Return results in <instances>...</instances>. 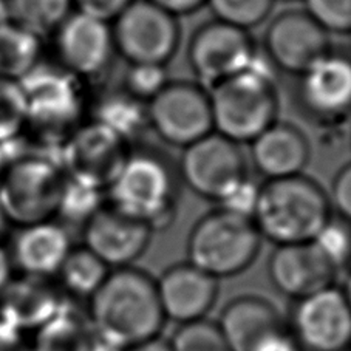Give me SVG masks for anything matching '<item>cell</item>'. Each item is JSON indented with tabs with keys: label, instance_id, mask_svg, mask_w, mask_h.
Listing matches in <instances>:
<instances>
[{
	"label": "cell",
	"instance_id": "cell-1",
	"mask_svg": "<svg viewBox=\"0 0 351 351\" xmlns=\"http://www.w3.org/2000/svg\"><path fill=\"white\" fill-rule=\"evenodd\" d=\"M87 317L96 336L124 350L160 336L166 324L156 280L135 266L110 269L88 299Z\"/></svg>",
	"mask_w": 351,
	"mask_h": 351
},
{
	"label": "cell",
	"instance_id": "cell-2",
	"mask_svg": "<svg viewBox=\"0 0 351 351\" xmlns=\"http://www.w3.org/2000/svg\"><path fill=\"white\" fill-rule=\"evenodd\" d=\"M331 217L328 192L319 181L300 173L260 184L252 221L262 239L280 246L308 243Z\"/></svg>",
	"mask_w": 351,
	"mask_h": 351
},
{
	"label": "cell",
	"instance_id": "cell-3",
	"mask_svg": "<svg viewBox=\"0 0 351 351\" xmlns=\"http://www.w3.org/2000/svg\"><path fill=\"white\" fill-rule=\"evenodd\" d=\"M178 172L150 149H133L106 187V202L121 214L165 231L177 214Z\"/></svg>",
	"mask_w": 351,
	"mask_h": 351
},
{
	"label": "cell",
	"instance_id": "cell-4",
	"mask_svg": "<svg viewBox=\"0 0 351 351\" xmlns=\"http://www.w3.org/2000/svg\"><path fill=\"white\" fill-rule=\"evenodd\" d=\"M214 132L235 144H250L278 121L274 77L245 70L209 88Z\"/></svg>",
	"mask_w": 351,
	"mask_h": 351
},
{
	"label": "cell",
	"instance_id": "cell-5",
	"mask_svg": "<svg viewBox=\"0 0 351 351\" xmlns=\"http://www.w3.org/2000/svg\"><path fill=\"white\" fill-rule=\"evenodd\" d=\"M64 181L59 155L34 152L10 158L0 181V206L10 225L25 228L54 220Z\"/></svg>",
	"mask_w": 351,
	"mask_h": 351
},
{
	"label": "cell",
	"instance_id": "cell-6",
	"mask_svg": "<svg viewBox=\"0 0 351 351\" xmlns=\"http://www.w3.org/2000/svg\"><path fill=\"white\" fill-rule=\"evenodd\" d=\"M262 240L252 219L217 208L192 226L187 262L217 280L239 276L257 258Z\"/></svg>",
	"mask_w": 351,
	"mask_h": 351
},
{
	"label": "cell",
	"instance_id": "cell-7",
	"mask_svg": "<svg viewBox=\"0 0 351 351\" xmlns=\"http://www.w3.org/2000/svg\"><path fill=\"white\" fill-rule=\"evenodd\" d=\"M27 102V130L62 146L84 114L82 81L62 66L39 62L19 81Z\"/></svg>",
	"mask_w": 351,
	"mask_h": 351
},
{
	"label": "cell",
	"instance_id": "cell-8",
	"mask_svg": "<svg viewBox=\"0 0 351 351\" xmlns=\"http://www.w3.org/2000/svg\"><path fill=\"white\" fill-rule=\"evenodd\" d=\"M114 50L127 64L167 65L181 42L178 17L150 0H133L112 22Z\"/></svg>",
	"mask_w": 351,
	"mask_h": 351
},
{
	"label": "cell",
	"instance_id": "cell-9",
	"mask_svg": "<svg viewBox=\"0 0 351 351\" xmlns=\"http://www.w3.org/2000/svg\"><path fill=\"white\" fill-rule=\"evenodd\" d=\"M146 106L149 129L167 146L184 149L214 132L209 90L197 81L171 80Z\"/></svg>",
	"mask_w": 351,
	"mask_h": 351
},
{
	"label": "cell",
	"instance_id": "cell-10",
	"mask_svg": "<svg viewBox=\"0 0 351 351\" xmlns=\"http://www.w3.org/2000/svg\"><path fill=\"white\" fill-rule=\"evenodd\" d=\"M177 172L195 195L219 203L247 177V161L240 144L213 132L183 149Z\"/></svg>",
	"mask_w": 351,
	"mask_h": 351
},
{
	"label": "cell",
	"instance_id": "cell-11",
	"mask_svg": "<svg viewBox=\"0 0 351 351\" xmlns=\"http://www.w3.org/2000/svg\"><path fill=\"white\" fill-rule=\"evenodd\" d=\"M257 51L246 29L210 21L199 25L187 45V62L197 82L206 88L245 71Z\"/></svg>",
	"mask_w": 351,
	"mask_h": 351
},
{
	"label": "cell",
	"instance_id": "cell-12",
	"mask_svg": "<svg viewBox=\"0 0 351 351\" xmlns=\"http://www.w3.org/2000/svg\"><path fill=\"white\" fill-rule=\"evenodd\" d=\"M217 325L229 351H302L282 314L260 295L229 302Z\"/></svg>",
	"mask_w": 351,
	"mask_h": 351
},
{
	"label": "cell",
	"instance_id": "cell-13",
	"mask_svg": "<svg viewBox=\"0 0 351 351\" xmlns=\"http://www.w3.org/2000/svg\"><path fill=\"white\" fill-rule=\"evenodd\" d=\"M330 36L305 10H287L269 21L262 51L277 71L299 77L332 51Z\"/></svg>",
	"mask_w": 351,
	"mask_h": 351
},
{
	"label": "cell",
	"instance_id": "cell-14",
	"mask_svg": "<svg viewBox=\"0 0 351 351\" xmlns=\"http://www.w3.org/2000/svg\"><path fill=\"white\" fill-rule=\"evenodd\" d=\"M294 302L288 328L302 351H351V308L341 288Z\"/></svg>",
	"mask_w": 351,
	"mask_h": 351
},
{
	"label": "cell",
	"instance_id": "cell-15",
	"mask_svg": "<svg viewBox=\"0 0 351 351\" xmlns=\"http://www.w3.org/2000/svg\"><path fill=\"white\" fill-rule=\"evenodd\" d=\"M59 64L80 81H96L104 76L117 56L112 23L73 11L56 29Z\"/></svg>",
	"mask_w": 351,
	"mask_h": 351
},
{
	"label": "cell",
	"instance_id": "cell-16",
	"mask_svg": "<svg viewBox=\"0 0 351 351\" xmlns=\"http://www.w3.org/2000/svg\"><path fill=\"white\" fill-rule=\"evenodd\" d=\"M130 146L108 132L106 127L88 121L77 125L59 147V161L66 175L96 181L107 187Z\"/></svg>",
	"mask_w": 351,
	"mask_h": 351
},
{
	"label": "cell",
	"instance_id": "cell-17",
	"mask_svg": "<svg viewBox=\"0 0 351 351\" xmlns=\"http://www.w3.org/2000/svg\"><path fill=\"white\" fill-rule=\"evenodd\" d=\"M152 234L147 225L107 203L82 226L84 246L110 269L133 266L147 251Z\"/></svg>",
	"mask_w": 351,
	"mask_h": 351
},
{
	"label": "cell",
	"instance_id": "cell-18",
	"mask_svg": "<svg viewBox=\"0 0 351 351\" xmlns=\"http://www.w3.org/2000/svg\"><path fill=\"white\" fill-rule=\"evenodd\" d=\"M300 107L319 123H335L351 110V59L330 53L299 76Z\"/></svg>",
	"mask_w": 351,
	"mask_h": 351
},
{
	"label": "cell",
	"instance_id": "cell-19",
	"mask_svg": "<svg viewBox=\"0 0 351 351\" xmlns=\"http://www.w3.org/2000/svg\"><path fill=\"white\" fill-rule=\"evenodd\" d=\"M155 280L166 320L178 325L206 319L219 298V280L189 262L172 265Z\"/></svg>",
	"mask_w": 351,
	"mask_h": 351
},
{
	"label": "cell",
	"instance_id": "cell-20",
	"mask_svg": "<svg viewBox=\"0 0 351 351\" xmlns=\"http://www.w3.org/2000/svg\"><path fill=\"white\" fill-rule=\"evenodd\" d=\"M337 274L313 241L276 246L268 262L272 287L294 300L332 287Z\"/></svg>",
	"mask_w": 351,
	"mask_h": 351
},
{
	"label": "cell",
	"instance_id": "cell-21",
	"mask_svg": "<svg viewBox=\"0 0 351 351\" xmlns=\"http://www.w3.org/2000/svg\"><path fill=\"white\" fill-rule=\"evenodd\" d=\"M65 306L62 289L50 278L23 274L11 278L0 294V320L22 332L36 331Z\"/></svg>",
	"mask_w": 351,
	"mask_h": 351
},
{
	"label": "cell",
	"instance_id": "cell-22",
	"mask_svg": "<svg viewBox=\"0 0 351 351\" xmlns=\"http://www.w3.org/2000/svg\"><path fill=\"white\" fill-rule=\"evenodd\" d=\"M250 160L265 180L294 177L310 165L311 146L299 127L276 121L250 143Z\"/></svg>",
	"mask_w": 351,
	"mask_h": 351
},
{
	"label": "cell",
	"instance_id": "cell-23",
	"mask_svg": "<svg viewBox=\"0 0 351 351\" xmlns=\"http://www.w3.org/2000/svg\"><path fill=\"white\" fill-rule=\"evenodd\" d=\"M73 250L66 226L56 220L22 228L13 246V258L25 276L50 278L58 276L64 260Z\"/></svg>",
	"mask_w": 351,
	"mask_h": 351
},
{
	"label": "cell",
	"instance_id": "cell-24",
	"mask_svg": "<svg viewBox=\"0 0 351 351\" xmlns=\"http://www.w3.org/2000/svg\"><path fill=\"white\" fill-rule=\"evenodd\" d=\"M92 121L106 127L130 146L149 129L147 106L146 102L125 93L123 88L113 90L95 102Z\"/></svg>",
	"mask_w": 351,
	"mask_h": 351
},
{
	"label": "cell",
	"instance_id": "cell-25",
	"mask_svg": "<svg viewBox=\"0 0 351 351\" xmlns=\"http://www.w3.org/2000/svg\"><path fill=\"white\" fill-rule=\"evenodd\" d=\"M96 339L87 316L65 306L39 330H36L33 351H90Z\"/></svg>",
	"mask_w": 351,
	"mask_h": 351
},
{
	"label": "cell",
	"instance_id": "cell-26",
	"mask_svg": "<svg viewBox=\"0 0 351 351\" xmlns=\"http://www.w3.org/2000/svg\"><path fill=\"white\" fill-rule=\"evenodd\" d=\"M42 38L10 21L0 27V76L19 82L40 62Z\"/></svg>",
	"mask_w": 351,
	"mask_h": 351
},
{
	"label": "cell",
	"instance_id": "cell-27",
	"mask_svg": "<svg viewBox=\"0 0 351 351\" xmlns=\"http://www.w3.org/2000/svg\"><path fill=\"white\" fill-rule=\"evenodd\" d=\"M110 272V268L86 246H73L58 272L60 289L77 299L88 300Z\"/></svg>",
	"mask_w": 351,
	"mask_h": 351
},
{
	"label": "cell",
	"instance_id": "cell-28",
	"mask_svg": "<svg viewBox=\"0 0 351 351\" xmlns=\"http://www.w3.org/2000/svg\"><path fill=\"white\" fill-rule=\"evenodd\" d=\"M106 203L104 186L92 180L65 173L56 217H59V223L64 226L82 228Z\"/></svg>",
	"mask_w": 351,
	"mask_h": 351
},
{
	"label": "cell",
	"instance_id": "cell-29",
	"mask_svg": "<svg viewBox=\"0 0 351 351\" xmlns=\"http://www.w3.org/2000/svg\"><path fill=\"white\" fill-rule=\"evenodd\" d=\"M11 21L39 38L53 34L75 11L73 0H8Z\"/></svg>",
	"mask_w": 351,
	"mask_h": 351
},
{
	"label": "cell",
	"instance_id": "cell-30",
	"mask_svg": "<svg viewBox=\"0 0 351 351\" xmlns=\"http://www.w3.org/2000/svg\"><path fill=\"white\" fill-rule=\"evenodd\" d=\"M274 3L276 0H206L215 21L246 32L268 21Z\"/></svg>",
	"mask_w": 351,
	"mask_h": 351
},
{
	"label": "cell",
	"instance_id": "cell-31",
	"mask_svg": "<svg viewBox=\"0 0 351 351\" xmlns=\"http://www.w3.org/2000/svg\"><path fill=\"white\" fill-rule=\"evenodd\" d=\"M27 102L19 82L0 76V146L25 133Z\"/></svg>",
	"mask_w": 351,
	"mask_h": 351
},
{
	"label": "cell",
	"instance_id": "cell-32",
	"mask_svg": "<svg viewBox=\"0 0 351 351\" xmlns=\"http://www.w3.org/2000/svg\"><path fill=\"white\" fill-rule=\"evenodd\" d=\"M169 343L172 351H229L219 325L208 319L180 325Z\"/></svg>",
	"mask_w": 351,
	"mask_h": 351
},
{
	"label": "cell",
	"instance_id": "cell-33",
	"mask_svg": "<svg viewBox=\"0 0 351 351\" xmlns=\"http://www.w3.org/2000/svg\"><path fill=\"white\" fill-rule=\"evenodd\" d=\"M311 241L337 272L351 262V223L331 217Z\"/></svg>",
	"mask_w": 351,
	"mask_h": 351
},
{
	"label": "cell",
	"instance_id": "cell-34",
	"mask_svg": "<svg viewBox=\"0 0 351 351\" xmlns=\"http://www.w3.org/2000/svg\"><path fill=\"white\" fill-rule=\"evenodd\" d=\"M171 81L166 65L158 64H129L121 88L133 98L147 102L155 98Z\"/></svg>",
	"mask_w": 351,
	"mask_h": 351
},
{
	"label": "cell",
	"instance_id": "cell-35",
	"mask_svg": "<svg viewBox=\"0 0 351 351\" xmlns=\"http://www.w3.org/2000/svg\"><path fill=\"white\" fill-rule=\"evenodd\" d=\"M305 11L328 34H351V0H304Z\"/></svg>",
	"mask_w": 351,
	"mask_h": 351
},
{
	"label": "cell",
	"instance_id": "cell-36",
	"mask_svg": "<svg viewBox=\"0 0 351 351\" xmlns=\"http://www.w3.org/2000/svg\"><path fill=\"white\" fill-rule=\"evenodd\" d=\"M260 184H257L250 175L235 184L225 197L219 202V208L228 210V213L237 214L246 219H252L254 210H256L257 198H258Z\"/></svg>",
	"mask_w": 351,
	"mask_h": 351
},
{
	"label": "cell",
	"instance_id": "cell-37",
	"mask_svg": "<svg viewBox=\"0 0 351 351\" xmlns=\"http://www.w3.org/2000/svg\"><path fill=\"white\" fill-rule=\"evenodd\" d=\"M328 198L332 213H336L339 219L351 223V162H347L335 175Z\"/></svg>",
	"mask_w": 351,
	"mask_h": 351
},
{
	"label": "cell",
	"instance_id": "cell-38",
	"mask_svg": "<svg viewBox=\"0 0 351 351\" xmlns=\"http://www.w3.org/2000/svg\"><path fill=\"white\" fill-rule=\"evenodd\" d=\"M133 0H73L75 10L112 23Z\"/></svg>",
	"mask_w": 351,
	"mask_h": 351
},
{
	"label": "cell",
	"instance_id": "cell-39",
	"mask_svg": "<svg viewBox=\"0 0 351 351\" xmlns=\"http://www.w3.org/2000/svg\"><path fill=\"white\" fill-rule=\"evenodd\" d=\"M0 351H33V345L25 332L0 320Z\"/></svg>",
	"mask_w": 351,
	"mask_h": 351
},
{
	"label": "cell",
	"instance_id": "cell-40",
	"mask_svg": "<svg viewBox=\"0 0 351 351\" xmlns=\"http://www.w3.org/2000/svg\"><path fill=\"white\" fill-rule=\"evenodd\" d=\"M150 2L158 5L160 8L166 10L175 17L192 14L206 5V0H150Z\"/></svg>",
	"mask_w": 351,
	"mask_h": 351
},
{
	"label": "cell",
	"instance_id": "cell-41",
	"mask_svg": "<svg viewBox=\"0 0 351 351\" xmlns=\"http://www.w3.org/2000/svg\"><path fill=\"white\" fill-rule=\"evenodd\" d=\"M124 351H172V348L169 341H165V339L156 336L152 339H147V341L132 345V347L125 348Z\"/></svg>",
	"mask_w": 351,
	"mask_h": 351
},
{
	"label": "cell",
	"instance_id": "cell-42",
	"mask_svg": "<svg viewBox=\"0 0 351 351\" xmlns=\"http://www.w3.org/2000/svg\"><path fill=\"white\" fill-rule=\"evenodd\" d=\"M11 258L8 256V252L0 246V294L11 280Z\"/></svg>",
	"mask_w": 351,
	"mask_h": 351
},
{
	"label": "cell",
	"instance_id": "cell-43",
	"mask_svg": "<svg viewBox=\"0 0 351 351\" xmlns=\"http://www.w3.org/2000/svg\"><path fill=\"white\" fill-rule=\"evenodd\" d=\"M90 351H124V348L121 347H117V345H113L110 342H106L102 341V339H99L98 336H96L95 342H93V347Z\"/></svg>",
	"mask_w": 351,
	"mask_h": 351
},
{
	"label": "cell",
	"instance_id": "cell-44",
	"mask_svg": "<svg viewBox=\"0 0 351 351\" xmlns=\"http://www.w3.org/2000/svg\"><path fill=\"white\" fill-rule=\"evenodd\" d=\"M11 21L10 8H8V0H0V27H3L5 23Z\"/></svg>",
	"mask_w": 351,
	"mask_h": 351
},
{
	"label": "cell",
	"instance_id": "cell-45",
	"mask_svg": "<svg viewBox=\"0 0 351 351\" xmlns=\"http://www.w3.org/2000/svg\"><path fill=\"white\" fill-rule=\"evenodd\" d=\"M341 291L343 294L345 300H347L348 306L351 308V272L347 276V278H345V283H343V287L341 288Z\"/></svg>",
	"mask_w": 351,
	"mask_h": 351
},
{
	"label": "cell",
	"instance_id": "cell-46",
	"mask_svg": "<svg viewBox=\"0 0 351 351\" xmlns=\"http://www.w3.org/2000/svg\"><path fill=\"white\" fill-rule=\"evenodd\" d=\"M10 228V221L7 219V215H5L2 206H0V240L5 237V234H7Z\"/></svg>",
	"mask_w": 351,
	"mask_h": 351
},
{
	"label": "cell",
	"instance_id": "cell-47",
	"mask_svg": "<svg viewBox=\"0 0 351 351\" xmlns=\"http://www.w3.org/2000/svg\"><path fill=\"white\" fill-rule=\"evenodd\" d=\"M5 146H0V181L3 178V173H5V169L8 166V161H10V156L5 154L3 150Z\"/></svg>",
	"mask_w": 351,
	"mask_h": 351
}]
</instances>
